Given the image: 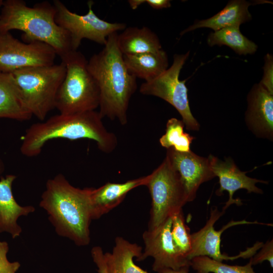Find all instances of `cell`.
I'll return each instance as SVG.
<instances>
[{
	"label": "cell",
	"mask_w": 273,
	"mask_h": 273,
	"mask_svg": "<svg viewBox=\"0 0 273 273\" xmlns=\"http://www.w3.org/2000/svg\"><path fill=\"white\" fill-rule=\"evenodd\" d=\"M56 9L47 1L28 7L23 0L4 1L0 31L23 32L24 42L40 41L51 47L61 59L73 51L69 33L55 21Z\"/></svg>",
	"instance_id": "cell-4"
},
{
	"label": "cell",
	"mask_w": 273,
	"mask_h": 273,
	"mask_svg": "<svg viewBox=\"0 0 273 273\" xmlns=\"http://www.w3.org/2000/svg\"><path fill=\"white\" fill-rule=\"evenodd\" d=\"M245 121L257 136L272 140L273 94L259 83L255 84L247 96Z\"/></svg>",
	"instance_id": "cell-15"
},
{
	"label": "cell",
	"mask_w": 273,
	"mask_h": 273,
	"mask_svg": "<svg viewBox=\"0 0 273 273\" xmlns=\"http://www.w3.org/2000/svg\"><path fill=\"white\" fill-rule=\"evenodd\" d=\"M56 9L55 21L69 34L73 51H77L83 39L105 45L107 37L126 27L123 23H111L101 19L93 10L94 2H87L88 12L79 15L70 11L60 0L53 1Z\"/></svg>",
	"instance_id": "cell-9"
},
{
	"label": "cell",
	"mask_w": 273,
	"mask_h": 273,
	"mask_svg": "<svg viewBox=\"0 0 273 273\" xmlns=\"http://www.w3.org/2000/svg\"><path fill=\"white\" fill-rule=\"evenodd\" d=\"M4 163L3 161H2V160L0 159V174L3 172V171H4Z\"/></svg>",
	"instance_id": "cell-34"
},
{
	"label": "cell",
	"mask_w": 273,
	"mask_h": 273,
	"mask_svg": "<svg viewBox=\"0 0 273 273\" xmlns=\"http://www.w3.org/2000/svg\"><path fill=\"white\" fill-rule=\"evenodd\" d=\"M207 41L210 47L226 46L239 55L253 54L258 48L255 43L242 34L239 26L228 27L211 32Z\"/></svg>",
	"instance_id": "cell-23"
},
{
	"label": "cell",
	"mask_w": 273,
	"mask_h": 273,
	"mask_svg": "<svg viewBox=\"0 0 273 273\" xmlns=\"http://www.w3.org/2000/svg\"><path fill=\"white\" fill-rule=\"evenodd\" d=\"M151 7L154 9H162L171 7V3L169 0H145Z\"/></svg>",
	"instance_id": "cell-31"
},
{
	"label": "cell",
	"mask_w": 273,
	"mask_h": 273,
	"mask_svg": "<svg viewBox=\"0 0 273 273\" xmlns=\"http://www.w3.org/2000/svg\"><path fill=\"white\" fill-rule=\"evenodd\" d=\"M142 247L121 237L115 239L112 252L103 254V262L107 273H149L136 265L133 258H139Z\"/></svg>",
	"instance_id": "cell-19"
},
{
	"label": "cell",
	"mask_w": 273,
	"mask_h": 273,
	"mask_svg": "<svg viewBox=\"0 0 273 273\" xmlns=\"http://www.w3.org/2000/svg\"><path fill=\"white\" fill-rule=\"evenodd\" d=\"M9 250L8 243L0 241V273H16L21 266L18 261L8 260L7 253Z\"/></svg>",
	"instance_id": "cell-27"
},
{
	"label": "cell",
	"mask_w": 273,
	"mask_h": 273,
	"mask_svg": "<svg viewBox=\"0 0 273 273\" xmlns=\"http://www.w3.org/2000/svg\"><path fill=\"white\" fill-rule=\"evenodd\" d=\"M66 66H37L16 70L11 74L20 99L32 116L44 121L55 109L58 90L66 74Z\"/></svg>",
	"instance_id": "cell-5"
},
{
	"label": "cell",
	"mask_w": 273,
	"mask_h": 273,
	"mask_svg": "<svg viewBox=\"0 0 273 273\" xmlns=\"http://www.w3.org/2000/svg\"><path fill=\"white\" fill-rule=\"evenodd\" d=\"M190 54H174L173 63L153 80L145 82L140 87L143 95L161 98L174 107L182 118L187 129L198 130L200 124L193 116L189 106L186 80H180V72Z\"/></svg>",
	"instance_id": "cell-8"
},
{
	"label": "cell",
	"mask_w": 273,
	"mask_h": 273,
	"mask_svg": "<svg viewBox=\"0 0 273 273\" xmlns=\"http://www.w3.org/2000/svg\"><path fill=\"white\" fill-rule=\"evenodd\" d=\"M117 32L110 34L104 48L93 55L87 68L100 90L99 113L101 117L127 122V112L131 97L137 88L136 78L127 70L117 42Z\"/></svg>",
	"instance_id": "cell-2"
},
{
	"label": "cell",
	"mask_w": 273,
	"mask_h": 273,
	"mask_svg": "<svg viewBox=\"0 0 273 273\" xmlns=\"http://www.w3.org/2000/svg\"><path fill=\"white\" fill-rule=\"evenodd\" d=\"M16 176L6 175L0 180V233H7L13 239L20 236L22 229L18 223L19 218L35 211L31 205L22 206L15 200L12 190Z\"/></svg>",
	"instance_id": "cell-16"
},
{
	"label": "cell",
	"mask_w": 273,
	"mask_h": 273,
	"mask_svg": "<svg viewBox=\"0 0 273 273\" xmlns=\"http://www.w3.org/2000/svg\"><path fill=\"white\" fill-rule=\"evenodd\" d=\"M258 253H255L250 258L252 264L261 263L264 261L269 262L271 267H273V240L267 241L263 244Z\"/></svg>",
	"instance_id": "cell-29"
},
{
	"label": "cell",
	"mask_w": 273,
	"mask_h": 273,
	"mask_svg": "<svg viewBox=\"0 0 273 273\" xmlns=\"http://www.w3.org/2000/svg\"><path fill=\"white\" fill-rule=\"evenodd\" d=\"M185 124L182 120L171 118L167 121L165 133L159 139L161 146L166 149L172 148L179 152H189L195 138L185 132Z\"/></svg>",
	"instance_id": "cell-24"
},
{
	"label": "cell",
	"mask_w": 273,
	"mask_h": 273,
	"mask_svg": "<svg viewBox=\"0 0 273 273\" xmlns=\"http://www.w3.org/2000/svg\"><path fill=\"white\" fill-rule=\"evenodd\" d=\"M251 5V3L244 0L230 1L218 13L206 19L196 20L180 35L200 28H209L215 31L228 27H240L241 24L251 20L252 16L248 10Z\"/></svg>",
	"instance_id": "cell-18"
},
{
	"label": "cell",
	"mask_w": 273,
	"mask_h": 273,
	"mask_svg": "<svg viewBox=\"0 0 273 273\" xmlns=\"http://www.w3.org/2000/svg\"><path fill=\"white\" fill-rule=\"evenodd\" d=\"M99 112L59 114L33 123L22 137L21 153L26 157L38 155L48 141L56 139L71 141L88 139L96 142L99 150L110 153L118 144L116 135L105 127Z\"/></svg>",
	"instance_id": "cell-3"
},
{
	"label": "cell",
	"mask_w": 273,
	"mask_h": 273,
	"mask_svg": "<svg viewBox=\"0 0 273 273\" xmlns=\"http://www.w3.org/2000/svg\"><path fill=\"white\" fill-rule=\"evenodd\" d=\"M190 267H184L178 270H175L170 268H165L158 271V273H189Z\"/></svg>",
	"instance_id": "cell-32"
},
{
	"label": "cell",
	"mask_w": 273,
	"mask_h": 273,
	"mask_svg": "<svg viewBox=\"0 0 273 273\" xmlns=\"http://www.w3.org/2000/svg\"><path fill=\"white\" fill-rule=\"evenodd\" d=\"M145 186L148 188L152 199L148 230L157 228L182 210L188 202L180 175L166 157L161 164L148 175Z\"/></svg>",
	"instance_id": "cell-7"
},
{
	"label": "cell",
	"mask_w": 273,
	"mask_h": 273,
	"mask_svg": "<svg viewBox=\"0 0 273 273\" xmlns=\"http://www.w3.org/2000/svg\"><path fill=\"white\" fill-rule=\"evenodd\" d=\"M32 116L20 99L12 74L0 72V118L23 121Z\"/></svg>",
	"instance_id": "cell-22"
},
{
	"label": "cell",
	"mask_w": 273,
	"mask_h": 273,
	"mask_svg": "<svg viewBox=\"0 0 273 273\" xmlns=\"http://www.w3.org/2000/svg\"><path fill=\"white\" fill-rule=\"evenodd\" d=\"M117 42L123 55L155 52L162 49L158 36L146 26L126 27L117 34Z\"/></svg>",
	"instance_id": "cell-21"
},
{
	"label": "cell",
	"mask_w": 273,
	"mask_h": 273,
	"mask_svg": "<svg viewBox=\"0 0 273 273\" xmlns=\"http://www.w3.org/2000/svg\"><path fill=\"white\" fill-rule=\"evenodd\" d=\"M224 212L223 210L219 211L216 207H213L211 209L209 218L205 225L198 232L191 234L192 249L188 257L189 260L197 256H207L214 260L222 262L223 260H233L239 258H251L256 253L257 248L254 245L234 256H229L221 252V236L225 230L240 224H263L245 220H231L220 230L216 231L214 227V224Z\"/></svg>",
	"instance_id": "cell-11"
},
{
	"label": "cell",
	"mask_w": 273,
	"mask_h": 273,
	"mask_svg": "<svg viewBox=\"0 0 273 273\" xmlns=\"http://www.w3.org/2000/svg\"><path fill=\"white\" fill-rule=\"evenodd\" d=\"M61 61L66 71L56 95L55 108L62 114L95 111L99 106L100 90L88 70V61L81 52L74 51Z\"/></svg>",
	"instance_id": "cell-6"
},
{
	"label": "cell",
	"mask_w": 273,
	"mask_h": 273,
	"mask_svg": "<svg viewBox=\"0 0 273 273\" xmlns=\"http://www.w3.org/2000/svg\"><path fill=\"white\" fill-rule=\"evenodd\" d=\"M171 224V217L157 228L148 229L143 234L145 249L136 260L142 261L148 257H153L152 269L157 272L165 268L177 270L191 265V261L180 253L174 244Z\"/></svg>",
	"instance_id": "cell-12"
},
{
	"label": "cell",
	"mask_w": 273,
	"mask_h": 273,
	"mask_svg": "<svg viewBox=\"0 0 273 273\" xmlns=\"http://www.w3.org/2000/svg\"><path fill=\"white\" fill-rule=\"evenodd\" d=\"M3 2H4V1L0 0V9H1V8H2V6H3Z\"/></svg>",
	"instance_id": "cell-35"
},
{
	"label": "cell",
	"mask_w": 273,
	"mask_h": 273,
	"mask_svg": "<svg viewBox=\"0 0 273 273\" xmlns=\"http://www.w3.org/2000/svg\"><path fill=\"white\" fill-rule=\"evenodd\" d=\"M91 191L92 188L73 186L58 174L47 180L41 196L39 206L47 212L57 234L78 246H85L90 240Z\"/></svg>",
	"instance_id": "cell-1"
},
{
	"label": "cell",
	"mask_w": 273,
	"mask_h": 273,
	"mask_svg": "<svg viewBox=\"0 0 273 273\" xmlns=\"http://www.w3.org/2000/svg\"><path fill=\"white\" fill-rule=\"evenodd\" d=\"M263 77L259 82L270 93L273 94V57L267 54L264 57Z\"/></svg>",
	"instance_id": "cell-28"
},
{
	"label": "cell",
	"mask_w": 273,
	"mask_h": 273,
	"mask_svg": "<svg viewBox=\"0 0 273 273\" xmlns=\"http://www.w3.org/2000/svg\"><path fill=\"white\" fill-rule=\"evenodd\" d=\"M211 169L215 176L219 178V188L216 191L217 196H221L224 191H228L229 198L223 207V211L232 204L237 206L242 204L240 199H234V193L239 190L245 189L248 193L262 194L261 189L256 186L258 183L267 184L266 181L252 178L246 175L247 172L241 171L233 160L228 157L222 161L217 157L210 155L208 157Z\"/></svg>",
	"instance_id": "cell-14"
},
{
	"label": "cell",
	"mask_w": 273,
	"mask_h": 273,
	"mask_svg": "<svg viewBox=\"0 0 273 273\" xmlns=\"http://www.w3.org/2000/svg\"><path fill=\"white\" fill-rule=\"evenodd\" d=\"M128 3L131 8L135 10L142 4L145 3V0H129Z\"/></svg>",
	"instance_id": "cell-33"
},
{
	"label": "cell",
	"mask_w": 273,
	"mask_h": 273,
	"mask_svg": "<svg viewBox=\"0 0 273 273\" xmlns=\"http://www.w3.org/2000/svg\"><path fill=\"white\" fill-rule=\"evenodd\" d=\"M148 175L127 180L123 183H107L102 186L92 188L90 200L93 219L100 218L117 207L132 189L145 186Z\"/></svg>",
	"instance_id": "cell-17"
},
{
	"label": "cell",
	"mask_w": 273,
	"mask_h": 273,
	"mask_svg": "<svg viewBox=\"0 0 273 273\" xmlns=\"http://www.w3.org/2000/svg\"><path fill=\"white\" fill-rule=\"evenodd\" d=\"M123 59L128 72L145 82L154 79L168 68V56L162 49L155 52L123 55Z\"/></svg>",
	"instance_id": "cell-20"
},
{
	"label": "cell",
	"mask_w": 273,
	"mask_h": 273,
	"mask_svg": "<svg viewBox=\"0 0 273 273\" xmlns=\"http://www.w3.org/2000/svg\"><path fill=\"white\" fill-rule=\"evenodd\" d=\"M92 256L94 262L98 267L99 273H107L103 262V252L102 248L99 246L93 248L91 251Z\"/></svg>",
	"instance_id": "cell-30"
},
{
	"label": "cell",
	"mask_w": 273,
	"mask_h": 273,
	"mask_svg": "<svg viewBox=\"0 0 273 273\" xmlns=\"http://www.w3.org/2000/svg\"><path fill=\"white\" fill-rule=\"evenodd\" d=\"M197 273H255L251 260L245 265H232L214 260L207 256H197L191 260Z\"/></svg>",
	"instance_id": "cell-25"
},
{
	"label": "cell",
	"mask_w": 273,
	"mask_h": 273,
	"mask_svg": "<svg viewBox=\"0 0 273 273\" xmlns=\"http://www.w3.org/2000/svg\"><path fill=\"white\" fill-rule=\"evenodd\" d=\"M166 157L180 175L188 202L195 199L201 184L215 177L211 169L208 157L199 156L191 150L179 152L170 148L167 149Z\"/></svg>",
	"instance_id": "cell-13"
},
{
	"label": "cell",
	"mask_w": 273,
	"mask_h": 273,
	"mask_svg": "<svg viewBox=\"0 0 273 273\" xmlns=\"http://www.w3.org/2000/svg\"><path fill=\"white\" fill-rule=\"evenodd\" d=\"M171 218V233L174 244L180 253L189 260L192 249L191 234L186 224L183 210Z\"/></svg>",
	"instance_id": "cell-26"
},
{
	"label": "cell",
	"mask_w": 273,
	"mask_h": 273,
	"mask_svg": "<svg viewBox=\"0 0 273 273\" xmlns=\"http://www.w3.org/2000/svg\"><path fill=\"white\" fill-rule=\"evenodd\" d=\"M55 50L48 44L38 41H21L10 32L0 31V72H13L33 66L54 64Z\"/></svg>",
	"instance_id": "cell-10"
}]
</instances>
